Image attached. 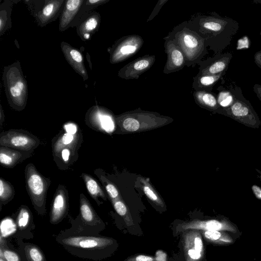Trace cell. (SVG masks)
Returning a JSON list of instances; mask_svg holds the SVG:
<instances>
[{
	"label": "cell",
	"instance_id": "obj_1",
	"mask_svg": "<svg viewBox=\"0 0 261 261\" xmlns=\"http://www.w3.org/2000/svg\"><path fill=\"white\" fill-rule=\"evenodd\" d=\"M59 241L73 254L94 260L111 256L118 246L116 240L106 237L73 235L61 237Z\"/></svg>",
	"mask_w": 261,
	"mask_h": 261
},
{
	"label": "cell",
	"instance_id": "obj_2",
	"mask_svg": "<svg viewBox=\"0 0 261 261\" xmlns=\"http://www.w3.org/2000/svg\"><path fill=\"white\" fill-rule=\"evenodd\" d=\"M2 79L10 106L17 111L23 110L27 102L28 87L20 62L4 67Z\"/></svg>",
	"mask_w": 261,
	"mask_h": 261
},
{
	"label": "cell",
	"instance_id": "obj_3",
	"mask_svg": "<svg viewBox=\"0 0 261 261\" xmlns=\"http://www.w3.org/2000/svg\"><path fill=\"white\" fill-rule=\"evenodd\" d=\"M200 26L205 32L211 34L217 49L221 51L229 46L237 33L239 24L232 18L220 16H210L200 20Z\"/></svg>",
	"mask_w": 261,
	"mask_h": 261
},
{
	"label": "cell",
	"instance_id": "obj_4",
	"mask_svg": "<svg viewBox=\"0 0 261 261\" xmlns=\"http://www.w3.org/2000/svg\"><path fill=\"white\" fill-rule=\"evenodd\" d=\"M26 187L32 203L40 214L45 212L46 196L49 179L42 176L34 165L30 163L25 169Z\"/></svg>",
	"mask_w": 261,
	"mask_h": 261
},
{
	"label": "cell",
	"instance_id": "obj_5",
	"mask_svg": "<svg viewBox=\"0 0 261 261\" xmlns=\"http://www.w3.org/2000/svg\"><path fill=\"white\" fill-rule=\"evenodd\" d=\"M173 232L179 235L181 232L190 229L199 230H224L230 232L239 238L242 232L238 227L225 218H213L204 220H196L183 222L172 227Z\"/></svg>",
	"mask_w": 261,
	"mask_h": 261
},
{
	"label": "cell",
	"instance_id": "obj_6",
	"mask_svg": "<svg viewBox=\"0 0 261 261\" xmlns=\"http://www.w3.org/2000/svg\"><path fill=\"white\" fill-rule=\"evenodd\" d=\"M180 245L185 261H203L205 247L200 230L190 229L179 234Z\"/></svg>",
	"mask_w": 261,
	"mask_h": 261
},
{
	"label": "cell",
	"instance_id": "obj_7",
	"mask_svg": "<svg viewBox=\"0 0 261 261\" xmlns=\"http://www.w3.org/2000/svg\"><path fill=\"white\" fill-rule=\"evenodd\" d=\"M143 43L142 38L138 35L122 37L109 49L110 63H118L130 58L139 51Z\"/></svg>",
	"mask_w": 261,
	"mask_h": 261
},
{
	"label": "cell",
	"instance_id": "obj_8",
	"mask_svg": "<svg viewBox=\"0 0 261 261\" xmlns=\"http://www.w3.org/2000/svg\"><path fill=\"white\" fill-rule=\"evenodd\" d=\"M178 46L189 60L197 58L203 52L204 39L187 30H183L176 35Z\"/></svg>",
	"mask_w": 261,
	"mask_h": 261
},
{
	"label": "cell",
	"instance_id": "obj_9",
	"mask_svg": "<svg viewBox=\"0 0 261 261\" xmlns=\"http://www.w3.org/2000/svg\"><path fill=\"white\" fill-rule=\"evenodd\" d=\"M39 140L35 136L24 132L10 130L1 134L0 144L2 146L12 147L22 150L35 148Z\"/></svg>",
	"mask_w": 261,
	"mask_h": 261
},
{
	"label": "cell",
	"instance_id": "obj_10",
	"mask_svg": "<svg viewBox=\"0 0 261 261\" xmlns=\"http://www.w3.org/2000/svg\"><path fill=\"white\" fill-rule=\"evenodd\" d=\"M42 5L35 13L38 25L43 27L55 21L64 8L65 0H46L41 2Z\"/></svg>",
	"mask_w": 261,
	"mask_h": 261
},
{
	"label": "cell",
	"instance_id": "obj_11",
	"mask_svg": "<svg viewBox=\"0 0 261 261\" xmlns=\"http://www.w3.org/2000/svg\"><path fill=\"white\" fill-rule=\"evenodd\" d=\"M154 61V56L138 58L121 68L118 72V76L125 79H137L151 67Z\"/></svg>",
	"mask_w": 261,
	"mask_h": 261
},
{
	"label": "cell",
	"instance_id": "obj_12",
	"mask_svg": "<svg viewBox=\"0 0 261 261\" xmlns=\"http://www.w3.org/2000/svg\"><path fill=\"white\" fill-rule=\"evenodd\" d=\"M85 0L66 1L61 13L59 29L63 32L69 27L75 26L76 20Z\"/></svg>",
	"mask_w": 261,
	"mask_h": 261
},
{
	"label": "cell",
	"instance_id": "obj_13",
	"mask_svg": "<svg viewBox=\"0 0 261 261\" xmlns=\"http://www.w3.org/2000/svg\"><path fill=\"white\" fill-rule=\"evenodd\" d=\"M61 47L67 62L74 70L83 78L84 81L87 80L89 76L84 64V57L82 53L64 41L61 43Z\"/></svg>",
	"mask_w": 261,
	"mask_h": 261
},
{
	"label": "cell",
	"instance_id": "obj_14",
	"mask_svg": "<svg viewBox=\"0 0 261 261\" xmlns=\"http://www.w3.org/2000/svg\"><path fill=\"white\" fill-rule=\"evenodd\" d=\"M101 17L98 12H92L83 17L76 27L77 35L83 41L90 40L98 30Z\"/></svg>",
	"mask_w": 261,
	"mask_h": 261
},
{
	"label": "cell",
	"instance_id": "obj_15",
	"mask_svg": "<svg viewBox=\"0 0 261 261\" xmlns=\"http://www.w3.org/2000/svg\"><path fill=\"white\" fill-rule=\"evenodd\" d=\"M66 190L60 187L57 191L51 207L50 221L52 224L60 222L65 216L68 207Z\"/></svg>",
	"mask_w": 261,
	"mask_h": 261
},
{
	"label": "cell",
	"instance_id": "obj_16",
	"mask_svg": "<svg viewBox=\"0 0 261 261\" xmlns=\"http://www.w3.org/2000/svg\"><path fill=\"white\" fill-rule=\"evenodd\" d=\"M204 241L214 246H227L235 243L237 236L224 230H200Z\"/></svg>",
	"mask_w": 261,
	"mask_h": 261
},
{
	"label": "cell",
	"instance_id": "obj_17",
	"mask_svg": "<svg viewBox=\"0 0 261 261\" xmlns=\"http://www.w3.org/2000/svg\"><path fill=\"white\" fill-rule=\"evenodd\" d=\"M88 118L91 123L97 125L107 132H111L114 129V124L111 117L101 107H92L88 112Z\"/></svg>",
	"mask_w": 261,
	"mask_h": 261
},
{
	"label": "cell",
	"instance_id": "obj_18",
	"mask_svg": "<svg viewBox=\"0 0 261 261\" xmlns=\"http://www.w3.org/2000/svg\"><path fill=\"white\" fill-rule=\"evenodd\" d=\"M167 61L165 67L166 71L172 72L181 68L185 60L183 52L171 41L167 44Z\"/></svg>",
	"mask_w": 261,
	"mask_h": 261
},
{
	"label": "cell",
	"instance_id": "obj_19",
	"mask_svg": "<svg viewBox=\"0 0 261 261\" xmlns=\"http://www.w3.org/2000/svg\"><path fill=\"white\" fill-rule=\"evenodd\" d=\"M232 58V54L231 53L220 55L202 70L201 75H217L225 73Z\"/></svg>",
	"mask_w": 261,
	"mask_h": 261
},
{
	"label": "cell",
	"instance_id": "obj_20",
	"mask_svg": "<svg viewBox=\"0 0 261 261\" xmlns=\"http://www.w3.org/2000/svg\"><path fill=\"white\" fill-rule=\"evenodd\" d=\"M80 214L85 224L91 226L103 225L101 220L97 216L88 200L83 194L80 197Z\"/></svg>",
	"mask_w": 261,
	"mask_h": 261
},
{
	"label": "cell",
	"instance_id": "obj_21",
	"mask_svg": "<svg viewBox=\"0 0 261 261\" xmlns=\"http://www.w3.org/2000/svg\"><path fill=\"white\" fill-rule=\"evenodd\" d=\"M12 3L6 0L0 5V35L2 36L12 26L11 14Z\"/></svg>",
	"mask_w": 261,
	"mask_h": 261
},
{
	"label": "cell",
	"instance_id": "obj_22",
	"mask_svg": "<svg viewBox=\"0 0 261 261\" xmlns=\"http://www.w3.org/2000/svg\"><path fill=\"white\" fill-rule=\"evenodd\" d=\"M21 158L22 154L18 151L4 146L0 148V162L4 166L12 167Z\"/></svg>",
	"mask_w": 261,
	"mask_h": 261
},
{
	"label": "cell",
	"instance_id": "obj_23",
	"mask_svg": "<svg viewBox=\"0 0 261 261\" xmlns=\"http://www.w3.org/2000/svg\"><path fill=\"white\" fill-rule=\"evenodd\" d=\"M236 87L220 90L217 99L218 105L222 107H230L235 100Z\"/></svg>",
	"mask_w": 261,
	"mask_h": 261
},
{
	"label": "cell",
	"instance_id": "obj_24",
	"mask_svg": "<svg viewBox=\"0 0 261 261\" xmlns=\"http://www.w3.org/2000/svg\"><path fill=\"white\" fill-rule=\"evenodd\" d=\"M83 177L87 190L93 198L96 200L98 197H103L102 191L94 178L86 174H83Z\"/></svg>",
	"mask_w": 261,
	"mask_h": 261
},
{
	"label": "cell",
	"instance_id": "obj_25",
	"mask_svg": "<svg viewBox=\"0 0 261 261\" xmlns=\"http://www.w3.org/2000/svg\"><path fill=\"white\" fill-rule=\"evenodd\" d=\"M195 96L200 103L208 107L215 108L218 105L217 98L212 93L199 91L196 92Z\"/></svg>",
	"mask_w": 261,
	"mask_h": 261
},
{
	"label": "cell",
	"instance_id": "obj_26",
	"mask_svg": "<svg viewBox=\"0 0 261 261\" xmlns=\"http://www.w3.org/2000/svg\"><path fill=\"white\" fill-rule=\"evenodd\" d=\"M14 195L13 186L9 182L1 178L0 179V201L5 203L11 200Z\"/></svg>",
	"mask_w": 261,
	"mask_h": 261
},
{
	"label": "cell",
	"instance_id": "obj_27",
	"mask_svg": "<svg viewBox=\"0 0 261 261\" xmlns=\"http://www.w3.org/2000/svg\"><path fill=\"white\" fill-rule=\"evenodd\" d=\"M25 254L28 261H46L41 250L34 245L25 246Z\"/></svg>",
	"mask_w": 261,
	"mask_h": 261
},
{
	"label": "cell",
	"instance_id": "obj_28",
	"mask_svg": "<svg viewBox=\"0 0 261 261\" xmlns=\"http://www.w3.org/2000/svg\"><path fill=\"white\" fill-rule=\"evenodd\" d=\"M30 218V211L25 207L21 208L17 218V224L18 228L20 229L25 228L29 224Z\"/></svg>",
	"mask_w": 261,
	"mask_h": 261
},
{
	"label": "cell",
	"instance_id": "obj_29",
	"mask_svg": "<svg viewBox=\"0 0 261 261\" xmlns=\"http://www.w3.org/2000/svg\"><path fill=\"white\" fill-rule=\"evenodd\" d=\"M225 73L217 75H201L199 80L200 85L202 87H211L216 83Z\"/></svg>",
	"mask_w": 261,
	"mask_h": 261
},
{
	"label": "cell",
	"instance_id": "obj_30",
	"mask_svg": "<svg viewBox=\"0 0 261 261\" xmlns=\"http://www.w3.org/2000/svg\"><path fill=\"white\" fill-rule=\"evenodd\" d=\"M75 135L64 133L58 140L55 147V150L58 151L64 146H69L72 144L75 140Z\"/></svg>",
	"mask_w": 261,
	"mask_h": 261
},
{
	"label": "cell",
	"instance_id": "obj_31",
	"mask_svg": "<svg viewBox=\"0 0 261 261\" xmlns=\"http://www.w3.org/2000/svg\"><path fill=\"white\" fill-rule=\"evenodd\" d=\"M15 225L13 221L10 219L3 220L1 222V237H6L12 233L15 229Z\"/></svg>",
	"mask_w": 261,
	"mask_h": 261
},
{
	"label": "cell",
	"instance_id": "obj_32",
	"mask_svg": "<svg viewBox=\"0 0 261 261\" xmlns=\"http://www.w3.org/2000/svg\"><path fill=\"white\" fill-rule=\"evenodd\" d=\"M123 261H162L159 257L142 254H136L127 257Z\"/></svg>",
	"mask_w": 261,
	"mask_h": 261
},
{
	"label": "cell",
	"instance_id": "obj_33",
	"mask_svg": "<svg viewBox=\"0 0 261 261\" xmlns=\"http://www.w3.org/2000/svg\"><path fill=\"white\" fill-rule=\"evenodd\" d=\"M0 256H2L6 261H21V259L15 252L1 247Z\"/></svg>",
	"mask_w": 261,
	"mask_h": 261
},
{
	"label": "cell",
	"instance_id": "obj_34",
	"mask_svg": "<svg viewBox=\"0 0 261 261\" xmlns=\"http://www.w3.org/2000/svg\"><path fill=\"white\" fill-rule=\"evenodd\" d=\"M124 129L129 132H135L138 130L140 126L139 122L134 118H127L123 123Z\"/></svg>",
	"mask_w": 261,
	"mask_h": 261
},
{
	"label": "cell",
	"instance_id": "obj_35",
	"mask_svg": "<svg viewBox=\"0 0 261 261\" xmlns=\"http://www.w3.org/2000/svg\"><path fill=\"white\" fill-rule=\"evenodd\" d=\"M250 47V39L247 36H243L238 41L237 49H246Z\"/></svg>",
	"mask_w": 261,
	"mask_h": 261
},
{
	"label": "cell",
	"instance_id": "obj_36",
	"mask_svg": "<svg viewBox=\"0 0 261 261\" xmlns=\"http://www.w3.org/2000/svg\"><path fill=\"white\" fill-rule=\"evenodd\" d=\"M114 207L116 212L121 216H125L127 213L125 205L120 201H117L114 204Z\"/></svg>",
	"mask_w": 261,
	"mask_h": 261
},
{
	"label": "cell",
	"instance_id": "obj_37",
	"mask_svg": "<svg viewBox=\"0 0 261 261\" xmlns=\"http://www.w3.org/2000/svg\"><path fill=\"white\" fill-rule=\"evenodd\" d=\"M64 127L66 133L68 134L75 135L77 132V126L73 123H68Z\"/></svg>",
	"mask_w": 261,
	"mask_h": 261
},
{
	"label": "cell",
	"instance_id": "obj_38",
	"mask_svg": "<svg viewBox=\"0 0 261 261\" xmlns=\"http://www.w3.org/2000/svg\"><path fill=\"white\" fill-rule=\"evenodd\" d=\"M106 189L107 192L108 193V194H109V195L110 196V197L112 198L115 199L118 196V191L116 189V188L115 187V186L114 185H113L112 184H108L106 186Z\"/></svg>",
	"mask_w": 261,
	"mask_h": 261
},
{
	"label": "cell",
	"instance_id": "obj_39",
	"mask_svg": "<svg viewBox=\"0 0 261 261\" xmlns=\"http://www.w3.org/2000/svg\"><path fill=\"white\" fill-rule=\"evenodd\" d=\"M144 192L146 196L151 200L156 201L158 199V197L155 193L152 191V190L148 187L145 186L144 187Z\"/></svg>",
	"mask_w": 261,
	"mask_h": 261
},
{
	"label": "cell",
	"instance_id": "obj_40",
	"mask_svg": "<svg viewBox=\"0 0 261 261\" xmlns=\"http://www.w3.org/2000/svg\"><path fill=\"white\" fill-rule=\"evenodd\" d=\"M71 152L70 149L68 148H64L61 151V157L62 160L65 162H67L70 156Z\"/></svg>",
	"mask_w": 261,
	"mask_h": 261
},
{
	"label": "cell",
	"instance_id": "obj_41",
	"mask_svg": "<svg viewBox=\"0 0 261 261\" xmlns=\"http://www.w3.org/2000/svg\"><path fill=\"white\" fill-rule=\"evenodd\" d=\"M167 1H160L158 4L156 5L152 14L150 15L149 19L148 20H151L158 13L160 9L161 8L162 6Z\"/></svg>",
	"mask_w": 261,
	"mask_h": 261
},
{
	"label": "cell",
	"instance_id": "obj_42",
	"mask_svg": "<svg viewBox=\"0 0 261 261\" xmlns=\"http://www.w3.org/2000/svg\"><path fill=\"white\" fill-rule=\"evenodd\" d=\"M254 61L256 65L261 69V50L255 53Z\"/></svg>",
	"mask_w": 261,
	"mask_h": 261
},
{
	"label": "cell",
	"instance_id": "obj_43",
	"mask_svg": "<svg viewBox=\"0 0 261 261\" xmlns=\"http://www.w3.org/2000/svg\"><path fill=\"white\" fill-rule=\"evenodd\" d=\"M253 91L261 100V85L255 84L253 87Z\"/></svg>",
	"mask_w": 261,
	"mask_h": 261
},
{
	"label": "cell",
	"instance_id": "obj_44",
	"mask_svg": "<svg viewBox=\"0 0 261 261\" xmlns=\"http://www.w3.org/2000/svg\"><path fill=\"white\" fill-rule=\"evenodd\" d=\"M252 190L256 197L258 198H261V189L259 187L256 186H253L252 187Z\"/></svg>",
	"mask_w": 261,
	"mask_h": 261
},
{
	"label": "cell",
	"instance_id": "obj_45",
	"mask_svg": "<svg viewBox=\"0 0 261 261\" xmlns=\"http://www.w3.org/2000/svg\"><path fill=\"white\" fill-rule=\"evenodd\" d=\"M1 124L2 125L3 123V121L4 119V112L2 107V106L1 105Z\"/></svg>",
	"mask_w": 261,
	"mask_h": 261
},
{
	"label": "cell",
	"instance_id": "obj_46",
	"mask_svg": "<svg viewBox=\"0 0 261 261\" xmlns=\"http://www.w3.org/2000/svg\"><path fill=\"white\" fill-rule=\"evenodd\" d=\"M0 261H6V260L2 256H0Z\"/></svg>",
	"mask_w": 261,
	"mask_h": 261
},
{
	"label": "cell",
	"instance_id": "obj_47",
	"mask_svg": "<svg viewBox=\"0 0 261 261\" xmlns=\"http://www.w3.org/2000/svg\"><path fill=\"white\" fill-rule=\"evenodd\" d=\"M203 261H207V260L206 258H205L204 259V260H203Z\"/></svg>",
	"mask_w": 261,
	"mask_h": 261
},
{
	"label": "cell",
	"instance_id": "obj_48",
	"mask_svg": "<svg viewBox=\"0 0 261 261\" xmlns=\"http://www.w3.org/2000/svg\"><path fill=\"white\" fill-rule=\"evenodd\" d=\"M260 35H261V31H260Z\"/></svg>",
	"mask_w": 261,
	"mask_h": 261
},
{
	"label": "cell",
	"instance_id": "obj_49",
	"mask_svg": "<svg viewBox=\"0 0 261 261\" xmlns=\"http://www.w3.org/2000/svg\"><path fill=\"white\" fill-rule=\"evenodd\" d=\"M260 261H261V260Z\"/></svg>",
	"mask_w": 261,
	"mask_h": 261
}]
</instances>
